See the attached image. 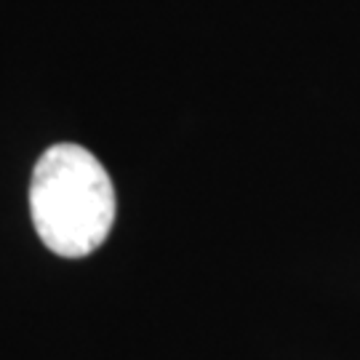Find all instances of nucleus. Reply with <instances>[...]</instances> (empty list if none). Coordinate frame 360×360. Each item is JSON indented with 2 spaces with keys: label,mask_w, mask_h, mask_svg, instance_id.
<instances>
[{
  "label": "nucleus",
  "mask_w": 360,
  "mask_h": 360,
  "mask_svg": "<svg viewBox=\"0 0 360 360\" xmlns=\"http://www.w3.org/2000/svg\"><path fill=\"white\" fill-rule=\"evenodd\" d=\"M30 211L40 240L65 259H83L115 224L110 174L80 144H53L40 155L30 181Z\"/></svg>",
  "instance_id": "nucleus-1"
}]
</instances>
